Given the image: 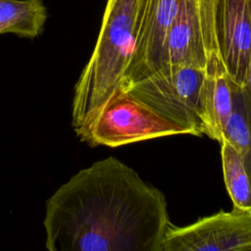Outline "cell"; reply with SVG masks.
Instances as JSON below:
<instances>
[{
	"mask_svg": "<svg viewBox=\"0 0 251 251\" xmlns=\"http://www.w3.org/2000/svg\"><path fill=\"white\" fill-rule=\"evenodd\" d=\"M171 225L163 192L113 156L61 185L43 221L50 251H160Z\"/></svg>",
	"mask_w": 251,
	"mask_h": 251,
	"instance_id": "6da1fadb",
	"label": "cell"
},
{
	"mask_svg": "<svg viewBox=\"0 0 251 251\" xmlns=\"http://www.w3.org/2000/svg\"><path fill=\"white\" fill-rule=\"evenodd\" d=\"M140 0H107L92 55L75 85L72 126L78 136L122 89L138 27Z\"/></svg>",
	"mask_w": 251,
	"mask_h": 251,
	"instance_id": "7a4b0ae2",
	"label": "cell"
},
{
	"mask_svg": "<svg viewBox=\"0 0 251 251\" xmlns=\"http://www.w3.org/2000/svg\"><path fill=\"white\" fill-rule=\"evenodd\" d=\"M206 70L184 65H168L133 83L126 91L163 117L204 134L201 92Z\"/></svg>",
	"mask_w": 251,
	"mask_h": 251,
	"instance_id": "3957f363",
	"label": "cell"
},
{
	"mask_svg": "<svg viewBox=\"0 0 251 251\" xmlns=\"http://www.w3.org/2000/svg\"><path fill=\"white\" fill-rule=\"evenodd\" d=\"M190 134L182 126L163 117L127 91H120L78 135L90 146L118 147L152 138Z\"/></svg>",
	"mask_w": 251,
	"mask_h": 251,
	"instance_id": "277c9868",
	"label": "cell"
},
{
	"mask_svg": "<svg viewBox=\"0 0 251 251\" xmlns=\"http://www.w3.org/2000/svg\"><path fill=\"white\" fill-rule=\"evenodd\" d=\"M251 251V212L234 209L185 226L171 225L160 251Z\"/></svg>",
	"mask_w": 251,
	"mask_h": 251,
	"instance_id": "5b68a950",
	"label": "cell"
},
{
	"mask_svg": "<svg viewBox=\"0 0 251 251\" xmlns=\"http://www.w3.org/2000/svg\"><path fill=\"white\" fill-rule=\"evenodd\" d=\"M180 2L181 0H140L133 50L122 77L123 91L159 71L165 40Z\"/></svg>",
	"mask_w": 251,
	"mask_h": 251,
	"instance_id": "8992f818",
	"label": "cell"
},
{
	"mask_svg": "<svg viewBox=\"0 0 251 251\" xmlns=\"http://www.w3.org/2000/svg\"><path fill=\"white\" fill-rule=\"evenodd\" d=\"M216 32L219 54L228 76L244 86L251 62L250 0H217Z\"/></svg>",
	"mask_w": 251,
	"mask_h": 251,
	"instance_id": "52a82bcc",
	"label": "cell"
},
{
	"mask_svg": "<svg viewBox=\"0 0 251 251\" xmlns=\"http://www.w3.org/2000/svg\"><path fill=\"white\" fill-rule=\"evenodd\" d=\"M204 134L222 142L232 110L231 80L220 54L209 60L201 92Z\"/></svg>",
	"mask_w": 251,
	"mask_h": 251,
	"instance_id": "ba28073f",
	"label": "cell"
},
{
	"mask_svg": "<svg viewBox=\"0 0 251 251\" xmlns=\"http://www.w3.org/2000/svg\"><path fill=\"white\" fill-rule=\"evenodd\" d=\"M231 91L232 110L224 131V139L238 152L251 183V95L245 85L240 86L232 80Z\"/></svg>",
	"mask_w": 251,
	"mask_h": 251,
	"instance_id": "9c48e42d",
	"label": "cell"
},
{
	"mask_svg": "<svg viewBox=\"0 0 251 251\" xmlns=\"http://www.w3.org/2000/svg\"><path fill=\"white\" fill-rule=\"evenodd\" d=\"M46 20L42 0H0V34L33 38L42 32Z\"/></svg>",
	"mask_w": 251,
	"mask_h": 251,
	"instance_id": "30bf717a",
	"label": "cell"
},
{
	"mask_svg": "<svg viewBox=\"0 0 251 251\" xmlns=\"http://www.w3.org/2000/svg\"><path fill=\"white\" fill-rule=\"evenodd\" d=\"M220 144L224 179L233 208L251 212V183L243 162L227 140Z\"/></svg>",
	"mask_w": 251,
	"mask_h": 251,
	"instance_id": "8fae6325",
	"label": "cell"
},
{
	"mask_svg": "<svg viewBox=\"0 0 251 251\" xmlns=\"http://www.w3.org/2000/svg\"><path fill=\"white\" fill-rule=\"evenodd\" d=\"M250 5H251V0H250ZM245 86L247 87V89L251 95V62H250V68H249V73H248V76H247V82H246Z\"/></svg>",
	"mask_w": 251,
	"mask_h": 251,
	"instance_id": "7c38bea8",
	"label": "cell"
}]
</instances>
